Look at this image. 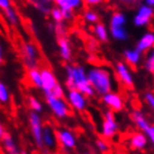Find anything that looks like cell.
I'll return each instance as SVG.
<instances>
[{
  "mask_svg": "<svg viewBox=\"0 0 154 154\" xmlns=\"http://www.w3.org/2000/svg\"><path fill=\"white\" fill-rule=\"evenodd\" d=\"M66 76V87L69 91H78L84 96L93 95V87L89 84L83 67L78 65H67Z\"/></svg>",
  "mask_w": 154,
  "mask_h": 154,
  "instance_id": "obj_1",
  "label": "cell"
},
{
  "mask_svg": "<svg viewBox=\"0 0 154 154\" xmlns=\"http://www.w3.org/2000/svg\"><path fill=\"white\" fill-rule=\"evenodd\" d=\"M20 57L23 60V66L28 69L38 68L39 59V50L34 42H23L20 45Z\"/></svg>",
  "mask_w": 154,
  "mask_h": 154,
  "instance_id": "obj_2",
  "label": "cell"
},
{
  "mask_svg": "<svg viewBox=\"0 0 154 154\" xmlns=\"http://www.w3.org/2000/svg\"><path fill=\"white\" fill-rule=\"evenodd\" d=\"M46 104L53 115L58 119H64L70 115V107L68 103L64 98H58L53 96L51 94H45Z\"/></svg>",
  "mask_w": 154,
  "mask_h": 154,
  "instance_id": "obj_3",
  "label": "cell"
},
{
  "mask_svg": "<svg viewBox=\"0 0 154 154\" xmlns=\"http://www.w3.org/2000/svg\"><path fill=\"white\" fill-rule=\"evenodd\" d=\"M89 84L100 94H106L111 91V83L108 73L104 69H93L87 76Z\"/></svg>",
  "mask_w": 154,
  "mask_h": 154,
  "instance_id": "obj_4",
  "label": "cell"
},
{
  "mask_svg": "<svg viewBox=\"0 0 154 154\" xmlns=\"http://www.w3.org/2000/svg\"><path fill=\"white\" fill-rule=\"evenodd\" d=\"M28 123H29V130H30L31 139L35 143L37 149L42 150V130H44V124L40 114L35 112H29L28 114Z\"/></svg>",
  "mask_w": 154,
  "mask_h": 154,
  "instance_id": "obj_5",
  "label": "cell"
},
{
  "mask_svg": "<svg viewBox=\"0 0 154 154\" xmlns=\"http://www.w3.org/2000/svg\"><path fill=\"white\" fill-rule=\"evenodd\" d=\"M58 145L62 147L63 151H69L76 146V137L75 134L70 130L67 128H59L56 131Z\"/></svg>",
  "mask_w": 154,
  "mask_h": 154,
  "instance_id": "obj_6",
  "label": "cell"
},
{
  "mask_svg": "<svg viewBox=\"0 0 154 154\" xmlns=\"http://www.w3.org/2000/svg\"><path fill=\"white\" fill-rule=\"evenodd\" d=\"M42 150H48L54 152L58 146L57 136H56V131H55L50 125L44 126L42 135Z\"/></svg>",
  "mask_w": 154,
  "mask_h": 154,
  "instance_id": "obj_7",
  "label": "cell"
},
{
  "mask_svg": "<svg viewBox=\"0 0 154 154\" xmlns=\"http://www.w3.org/2000/svg\"><path fill=\"white\" fill-rule=\"evenodd\" d=\"M40 75H42V91L44 94H48L58 83L56 76L54 72L48 67H42L40 69Z\"/></svg>",
  "mask_w": 154,
  "mask_h": 154,
  "instance_id": "obj_8",
  "label": "cell"
},
{
  "mask_svg": "<svg viewBox=\"0 0 154 154\" xmlns=\"http://www.w3.org/2000/svg\"><path fill=\"white\" fill-rule=\"evenodd\" d=\"M0 145L2 149L4 154H20L21 150H20L19 145L17 141L15 140V137L12 136L10 133H5V135L2 136V139L0 140Z\"/></svg>",
  "mask_w": 154,
  "mask_h": 154,
  "instance_id": "obj_9",
  "label": "cell"
},
{
  "mask_svg": "<svg viewBox=\"0 0 154 154\" xmlns=\"http://www.w3.org/2000/svg\"><path fill=\"white\" fill-rule=\"evenodd\" d=\"M68 105H69V107L74 108V109H76V111H79V112H83L85 109V104H86V102H85V96L79 93L78 91H69L68 94H67V100H66Z\"/></svg>",
  "mask_w": 154,
  "mask_h": 154,
  "instance_id": "obj_10",
  "label": "cell"
},
{
  "mask_svg": "<svg viewBox=\"0 0 154 154\" xmlns=\"http://www.w3.org/2000/svg\"><path fill=\"white\" fill-rule=\"evenodd\" d=\"M124 140L128 142V146L131 150H143L146 146L145 136L139 132H131L130 134L125 135Z\"/></svg>",
  "mask_w": 154,
  "mask_h": 154,
  "instance_id": "obj_11",
  "label": "cell"
},
{
  "mask_svg": "<svg viewBox=\"0 0 154 154\" xmlns=\"http://www.w3.org/2000/svg\"><path fill=\"white\" fill-rule=\"evenodd\" d=\"M115 76L117 78V82L122 86H124V88L133 89V82L131 79V76H130V74L127 73L125 66L122 63L117 64V74H116Z\"/></svg>",
  "mask_w": 154,
  "mask_h": 154,
  "instance_id": "obj_12",
  "label": "cell"
},
{
  "mask_svg": "<svg viewBox=\"0 0 154 154\" xmlns=\"http://www.w3.org/2000/svg\"><path fill=\"white\" fill-rule=\"evenodd\" d=\"M115 132H116V124H115V119H114V115H113L112 112H109L107 113V115H106L104 121L103 136H104V139L106 141L111 140L115 135Z\"/></svg>",
  "mask_w": 154,
  "mask_h": 154,
  "instance_id": "obj_13",
  "label": "cell"
},
{
  "mask_svg": "<svg viewBox=\"0 0 154 154\" xmlns=\"http://www.w3.org/2000/svg\"><path fill=\"white\" fill-rule=\"evenodd\" d=\"M58 49H59V55L64 62H69L72 59V48H70L69 40L67 39L66 36L64 37H57Z\"/></svg>",
  "mask_w": 154,
  "mask_h": 154,
  "instance_id": "obj_14",
  "label": "cell"
},
{
  "mask_svg": "<svg viewBox=\"0 0 154 154\" xmlns=\"http://www.w3.org/2000/svg\"><path fill=\"white\" fill-rule=\"evenodd\" d=\"M30 4L42 15H49L51 8L54 7V0H30Z\"/></svg>",
  "mask_w": 154,
  "mask_h": 154,
  "instance_id": "obj_15",
  "label": "cell"
},
{
  "mask_svg": "<svg viewBox=\"0 0 154 154\" xmlns=\"http://www.w3.org/2000/svg\"><path fill=\"white\" fill-rule=\"evenodd\" d=\"M54 5L62 10L74 11L83 6V0H54Z\"/></svg>",
  "mask_w": 154,
  "mask_h": 154,
  "instance_id": "obj_16",
  "label": "cell"
},
{
  "mask_svg": "<svg viewBox=\"0 0 154 154\" xmlns=\"http://www.w3.org/2000/svg\"><path fill=\"white\" fill-rule=\"evenodd\" d=\"M2 15H4V18L6 20V23L10 26V27H18L20 23V19H19V16H18V12L16 10L15 8L9 7L8 9L4 10L2 11Z\"/></svg>",
  "mask_w": 154,
  "mask_h": 154,
  "instance_id": "obj_17",
  "label": "cell"
},
{
  "mask_svg": "<svg viewBox=\"0 0 154 154\" xmlns=\"http://www.w3.org/2000/svg\"><path fill=\"white\" fill-rule=\"evenodd\" d=\"M27 78L31 86L37 89H42V75L39 68H32L27 70Z\"/></svg>",
  "mask_w": 154,
  "mask_h": 154,
  "instance_id": "obj_18",
  "label": "cell"
},
{
  "mask_svg": "<svg viewBox=\"0 0 154 154\" xmlns=\"http://www.w3.org/2000/svg\"><path fill=\"white\" fill-rule=\"evenodd\" d=\"M104 100L106 102V104H108L112 107L113 111H121L123 108L122 98L116 94H106L104 97Z\"/></svg>",
  "mask_w": 154,
  "mask_h": 154,
  "instance_id": "obj_19",
  "label": "cell"
},
{
  "mask_svg": "<svg viewBox=\"0 0 154 154\" xmlns=\"http://www.w3.org/2000/svg\"><path fill=\"white\" fill-rule=\"evenodd\" d=\"M152 15H153V10L151 8L142 7L139 12V15L136 16V18H135V23L137 26H142L144 23H149V20L152 17Z\"/></svg>",
  "mask_w": 154,
  "mask_h": 154,
  "instance_id": "obj_20",
  "label": "cell"
},
{
  "mask_svg": "<svg viewBox=\"0 0 154 154\" xmlns=\"http://www.w3.org/2000/svg\"><path fill=\"white\" fill-rule=\"evenodd\" d=\"M11 102V94L7 84L0 79V104L8 105Z\"/></svg>",
  "mask_w": 154,
  "mask_h": 154,
  "instance_id": "obj_21",
  "label": "cell"
},
{
  "mask_svg": "<svg viewBox=\"0 0 154 154\" xmlns=\"http://www.w3.org/2000/svg\"><path fill=\"white\" fill-rule=\"evenodd\" d=\"M27 104H28V106H29V108H30L31 112H35V113L40 114V113L44 111V105H42V103L35 96L28 97Z\"/></svg>",
  "mask_w": 154,
  "mask_h": 154,
  "instance_id": "obj_22",
  "label": "cell"
},
{
  "mask_svg": "<svg viewBox=\"0 0 154 154\" xmlns=\"http://www.w3.org/2000/svg\"><path fill=\"white\" fill-rule=\"evenodd\" d=\"M152 45H154V35L152 34H147L143 37V39L140 42L139 46H137V51H142V50L149 49Z\"/></svg>",
  "mask_w": 154,
  "mask_h": 154,
  "instance_id": "obj_23",
  "label": "cell"
},
{
  "mask_svg": "<svg viewBox=\"0 0 154 154\" xmlns=\"http://www.w3.org/2000/svg\"><path fill=\"white\" fill-rule=\"evenodd\" d=\"M131 119L134 121L135 123L137 124V126L141 128V130H143V131H145L146 132L147 130H149V127H150V125L147 124V122L145 121V119H143V116L140 114L139 112H135L133 113L131 115Z\"/></svg>",
  "mask_w": 154,
  "mask_h": 154,
  "instance_id": "obj_24",
  "label": "cell"
},
{
  "mask_svg": "<svg viewBox=\"0 0 154 154\" xmlns=\"http://www.w3.org/2000/svg\"><path fill=\"white\" fill-rule=\"evenodd\" d=\"M49 16L51 20L54 21L55 23H64V16H63L62 9L57 8L56 6L51 8V10L49 12Z\"/></svg>",
  "mask_w": 154,
  "mask_h": 154,
  "instance_id": "obj_25",
  "label": "cell"
},
{
  "mask_svg": "<svg viewBox=\"0 0 154 154\" xmlns=\"http://www.w3.org/2000/svg\"><path fill=\"white\" fill-rule=\"evenodd\" d=\"M126 60L127 64L131 66V68L133 70H136V63L139 60V53L137 51H126Z\"/></svg>",
  "mask_w": 154,
  "mask_h": 154,
  "instance_id": "obj_26",
  "label": "cell"
},
{
  "mask_svg": "<svg viewBox=\"0 0 154 154\" xmlns=\"http://www.w3.org/2000/svg\"><path fill=\"white\" fill-rule=\"evenodd\" d=\"M85 42H86V48H87V50H88L89 53L95 54L97 51V49H98V42L94 38H92V37H88Z\"/></svg>",
  "mask_w": 154,
  "mask_h": 154,
  "instance_id": "obj_27",
  "label": "cell"
},
{
  "mask_svg": "<svg viewBox=\"0 0 154 154\" xmlns=\"http://www.w3.org/2000/svg\"><path fill=\"white\" fill-rule=\"evenodd\" d=\"M66 32H67V28L63 23H55L54 26V34L57 37H64L66 36Z\"/></svg>",
  "mask_w": 154,
  "mask_h": 154,
  "instance_id": "obj_28",
  "label": "cell"
},
{
  "mask_svg": "<svg viewBox=\"0 0 154 154\" xmlns=\"http://www.w3.org/2000/svg\"><path fill=\"white\" fill-rule=\"evenodd\" d=\"M48 94H51L53 96L58 97V98H64V96H65V92H64V88H63L62 85L59 84V83H57V84L55 85V87L51 89V92L48 93ZM44 95H45V94H44Z\"/></svg>",
  "mask_w": 154,
  "mask_h": 154,
  "instance_id": "obj_29",
  "label": "cell"
},
{
  "mask_svg": "<svg viewBox=\"0 0 154 154\" xmlns=\"http://www.w3.org/2000/svg\"><path fill=\"white\" fill-rule=\"evenodd\" d=\"M97 147L100 149L104 154L109 153V144L107 143V141L105 139H100L97 140Z\"/></svg>",
  "mask_w": 154,
  "mask_h": 154,
  "instance_id": "obj_30",
  "label": "cell"
},
{
  "mask_svg": "<svg viewBox=\"0 0 154 154\" xmlns=\"http://www.w3.org/2000/svg\"><path fill=\"white\" fill-rule=\"evenodd\" d=\"M95 34H96L98 37H100L103 42H106L107 40V35H106V30L103 25H97L95 27Z\"/></svg>",
  "mask_w": 154,
  "mask_h": 154,
  "instance_id": "obj_31",
  "label": "cell"
},
{
  "mask_svg": "<svg viewBox=\"0 0 154 154\" xmlns=\"http://www.w3.org/2000/svg\"><path fill=\"white\" fill-rule=\"evenodd\" d=\"M112 34L115 38H119V39H124L127 37L125 30L121 27H112Z\"/></svg>",
  "mask_w": 154,
  "mask_h": 154,
  "instance_id": "obj_32",
  "label": "cell"
},
{
  "mask_svg": "<svg viewBox=\"0 0 154 154\" xmlns=\"http://www.w3.org/2000/svg\"><path fill=\"white\" fill-rule=\"evenodd\" d=\"M125 18L121 14H115L112 19V27H121V25L124 23Z\"/></svg>",
  "mask_w": 154,
  "mask_h": 154,
  "instance_id": "obj_33",
  "label": "cell"
},
{
  "mask_svg": "<svg viewBox=\"0 0 154 154\" xmlns=\"http://www.w3.org/2000/svg\"><path fill=\"white\" fill-rule=\"evenodd\" d=\"M84 19L88 20L91 23H96L98 20V17L95 12L91 11L89 9H85V14H84Z\"/></svg>",
  "mask_w": 154,
  "mask_h": 154,
  "instance_id": "obj_34",
  "label": "cell"
},
{
  "mask_svg": "<svg viewBox=\"0 0 154 154\" xmlns=\"http://www.w3.org/2000/svg\"><path fill=\"white\" fill-rule=\"evenodd\" d=\"M119 1L125 5L127 8H134L139 4V0H119Z\"/></svg>",
  "mask_w": 154,
  "mask_h": 154,
  "instance_id": "obj_35",
  "label": "cell"
},
{
  "mask_svg": "<svg viewBox=\"0 0 154 154\" xmlns=\"http://www.w3.org/2000/svg\"><path fill=\"white\" fill-rule=\"evenodd\" d=\"M11 0H0V10L1 11H4L9 7H11Z\"/></svg>",
  "mask_w": 154,
  "mask_h": 154,
  "instance_id": "obj_36",
  "label": "cell"
},
{
  "mask_svg": "<svg viewBox=\"0 0 154 154\" xmlns=\"http://www.w3.org/2000/svg\"><path fill=\"white\" fill-rule=\"evenodd\" d=\"M146 67L150 72L154 73V54H153V56L149 59V62H147V64H146Z\"/></svg>",
  "mask_w": 154,
  "mask_h": 154,
  "instance_id": "obj_37",
  "label": "cell"
},
{
  "mask_svg": "<svg viewBox=\"0 0 154 154\" xmlns=\"http://www.w3.org/2000/svg\"><path fill=\"white\" fill-rule=\"evenodd\" d=\"M102 0H83V5H84L85 7H87V6H93V5H97L100 4Z\"/></svg>",
  "mask_w": 154,
  "mask_h": 154,
  "instance_id": "obj_38",
  "label": "cell"
},
{
  "mask_svg": "<svg viewBox=\"0 0 154 154\" xmlns=\"http://www.w3.org/2000/svg\"><path fill=\"white\" fill-rule=\"evenodd\" d=\"M4 60H5V49L2 42H0V66L4 64Z\"/></svg>",
  "mask_w": 154,
  "mask_h": 154,
  "instance_id": "obj_39",
  "label": "cell"
},
{
  "mask_svg": "<svg viewBox=\"0 0 154 154\" xmlns=\"http://www.w3.org/2000/svg\"><path fill=\"white\" fill-rule=\"evenodd\" d=\"M146 133L149 134L150 139L152 140V142H153V144H154V126H150V127H149V130L146 131Z\"/></svg>",
  "mask_w": 154,
  "mask_h": 154,
  "instance_id": "obj_40",
  "label": "cell"
},
{
  "mask_svg": "<svg viewBox=\"0 0 154 154\" xmlns=\"http://www.w3.org/2000/svg\"><path fill=\"white\" fill-rule=\"evenodd\" d=\"M146 100H147V102H149V103H150V104L154 107V96H153V95H151V94H147V95H146Z\"/></svg>",
  "mask_w": 154,
  "mask_h": 154,
  "instance_id": "obj_41",
  "label": "cell"
},
{
  "mask_svg": "<svg viewBox=\"0 0 154 154\" xmlns=\"http://www.w3.org/2000/svg\"><path fill=\"white\" fill-rule=\"evenodd\" d=\"M5 133H6V131H5V127H4V125L1 124V122H0V140L2 139V136L5 135Z\"/></svg>",
  "mask_w": 154,
  "mask_h": 154,
  "instance_id": "obj_42",
  "label": "cell"
},
{
  "mask_svg": "<svg viewBox=\"0 0 154 154\" xmlns=\"http://www.w3.org/2000/svg\"><path fill=\"white\" fill-rule=\"evenodd\" d=\"M42 154H54L51 151H48V150H44L42 151Z\"/></svg>",
  "mask_w": 154,
  "mask_h": 154,
  "instance_id": "obj_43",
  "label": "cell"
},
{
  "mask_svg": "<svg viewBox=\"0 0 154 154\" xmlns=\"http://www.w3.org/2000/svg\"><path fill=\"white\" fill-rule=\"evenodd\" d=\"M20 154H32L31 152H29V151H25V150H21V153Z\"/></svg>",
  "mask_w": 154,
  "mask_h": 154,
  "instance_id": "obj_44",
  "label": "cell"
},
{
  "mask_svg": "<svg viewBox=\"0 0 154 154\" xmlns=\"http://www.w3.org/2000/svg\"><path fill=\"white\" fill-rule=\"evenodd\" d=\"M146 2L149 5H152V6H154V0H146Z\"/></svg>",
  "mask_w": 154,
  "mask_h": 154,
  "instance_id": "obj_45",
  "label": "cell"
},
{
  "mask_svg": "<svg viewBox=\"0 0 154 154\" xmlns=\"http://www.w3.org/2000/svg\"><path fill=\"white\" fill-rule=\"evenodd\" d=\"M113 154H125V152H124V151H116L115 153H113Z\"/></svg>",
  "mask_w": 154,
  "mask_h": 154,
  "instance_id": "obj_46",
  "label": "cell"
},
{
  "mask_svg": "<svg viewBox=\"0 0 154 154\" xmlns=\"http://www.w3.org/2000/svg\"><path fill=\"white\" fill-rule=\"evenodd\" d=\"M106 154H109V153H106Z\"/></svg>",
  "mask_w": 154,
  "mask_h": 154,
  "instance_id": "obj_47",
  "label": "cell"
}]
</instances>
